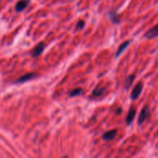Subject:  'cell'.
<instances>
[{"instance_id": "cell-6", "label": "cell", "mask_w": 158, "mask_h": 158, "mask_svg": "<svg viewBox=\"0 0 158 158\" xmlns=\"http://www.w3.org/2000/svg\"><path fill=\"white\" fill-rule=\"evenodd\" d=\"M130 44H131V41H125V42H123V43L118 46V50H117V53H116V57H117V58L119 57V56L122 55V53L128 48V46L130 45Z\"/></svg>"}, {"instance_id": "cell-7", "label": "cell", "mask_w": 158, "mask_h": 158, "mask_svg": "<svg viewBox=\"0 0 158 158\" xmlns=\"http://www.w3.org/2000/svg\"><path fill=\"white\" fill-rule=\"evenodd\" d=\"M117 130H111V131H108L106 132H105L103 134V140L104 141H112L115 139L116 135H117Z\"/></svg>"}, {"instance_id": "cell-13", "label": "cell", "mask_w": 158, "mask_h": 158, "mask_svg": "<svg viewBox=\"0 0 158 158\" xmlns=\"http://www.w3.org/2000/svg\"><path fill=\"white\" fill-rule=\"evenodd\" d=\"M81 92H82V90H81V88L75 89V90H73V91L70 93V96H76V95H79V94H81Z\"/></svg>"}, {"instance_id": "cell-10", "label": "cell", "mask_w": 158, "mask_h": 158, "mask_svg": "<svg viewBox=\"0 0 158 158\" xmlns=\"http://www.w3.org/2000/svg\"><path fill=\"white\" fill-rule=\"evenodd\" d=\"M105 91H106L105 87H101V86L96 87L93 92V97H100V96H102L104 94Z\"/></svg>"}, {"instance_id": "cell-14", "label": "cell", "mask_w": 158, "mask_h": 158, "mask_svg": "<svg viewBox=\"0 0 158 158\" xmlns=\"http://www.w3.org/2000/svg\"><path fill=\"white\" fill-rule=\"evenodd\" d=\"M83 27H84V21L83 20H80L79 22H78V24H77V30H81V29H83Z\"/></svg>"}, {"instance_id": "cell-11", "label": "cell", "mask_w": 158, "mask_h": 158, "mask_svg": "<svg viewBox=\"0 0 158 158\" xmlns=\"http://www.w3.org/2000/svg\"><path fill=\"white\" fill-rule=\"evenodd\" d=\"M134 79H135V75H134V74L130 75V76L126 79V81H125V90H129V89H130V87L131 86L132 82L134 81Z\"/></svg>"}, {"instance_id": "cell-2", "label": "cell", "mask_w": 158, "mask_h": 158, "mask_svg": "<svg viewBox=\"0 0 158 158\" xmlns=\"http://www.w3.org/2000/svg\"><path fill=\"white\" fill-rule=\"evenodd\" d=\"M143 83L141 81L136 84V86L133 88V90H132V92L131 94V100H136V99H138L140 97V95H141V94L143 92Z\"/></svg>"}, {"instance_id": "cell-5", "label": "cell", "mask_w": 158, "mask_h": 158, "mask_svg": "<svg viewBox=\"0 0 158 158\" xmlns=\"http://www.w3.org/2000/svg\"><path fill=\"white\" fill-rule=\"evenodd\" d=\"M135 116H136V109L134 107H131L129 112H128L127 118H126V123H127L128 126L132 123V121L134 120Z\"/></svg>"}, {"instance_id": "cell-15", "label": "cell", "mask_w": 158, "mask_h": 158, "mask_svg": "<svg viewBox=\"0 0 158 158\" xmlns=\"http://www.w3.org/2000/svg\"><path fill=\"white\" fill-rule=\"evenodd\" d=\"M121 112H122V108H118V109L117 110V114H118V115H119Z\"/></svg>"}, {"instance_id": "cell-8", "label": "cell", "mask_w": 158, "mask_h": 158, "mask_svg": "<svg viewBox=\"0 0 158 158\" xmlns=\"http://www.w3.org/2000/svg\"><path fill=\"white\" fill-rule=\"evenodd\" d=\"M44 49V44L43 43H40V44H37V46L32 50V52H31V56H32L33 57H36V56H40V55L43 53Z\"/></svg>"}, {"instance_id": "cell-3", "label": "cell", "mask_w": 158, "mask_h": 158, "mask_svg": "<svg viewBox=\"0 0 158 158\" xmlns=\"http://www.w3.org/2000/svg\"><path fill=\"white\" fill-rule=\"evenodd\" d=\"M144 37L146 39H155V38L158 37V23L145 32Z\"/></svg>"}, {"instance_id": "cell-12", "label": "cell", "mask_w": 158, "mask_h": 158, "mask_svg": "<svg viewBox=\"0 0 158 158\" xmlns=\"http://www.w3.org/2000/svg\"><path fill=\"white\" fill-rule=\"evenodd\" d=\"M35 76H36V75L33 74V73H29V74L23 75V76H21V77L17 81V82H24V81H29V80H31V79H32V78H34Z\"/></svg>"}, {"instance_id": "cell-9", "label": "cell", "mask_w": 158, "mask_h": 158, "mask_svg": "<svg viewBox=\"0 0 158 158\" xmlns=\"http://www.w3.org/2000/svg\"><path fill=\"white\" fill-rule=\"evenodd\" d=\"M29 4V0H20L16 5V10L17 11H22L24 10Z\"/></svg>"}, {"instance_id": "cell-1", "label": "cell", "mask_w": 158, "mask_h": 158, "mask_svg": "<svg viewBox=\"0 0 158 158\" xmlns=\"http://www.w3.org/2000/svg\"><path fill=\"white\" fill-rule=\"evenodd\" d=\"M151 112H150V108L148 106H145L140 112L139 114V118H138V124L141 126L143 125L149 118H150Z\"/></svg>"}, {"instance_id": "cell-4", "label": "cell", "mask_w": 158, "mask_h": 158, "mask_svg": "<svg viewBox=\"0 0 158 158\" xmlns=\"http://www.w3.org/2000/svg\"><path fill=\"white\" fill-rule=\"evenodd\" d=\"M108 18L110 19V20L114 23V24H119L120 21H121V19H120V16L117 13L116 10H110L108 12Z\"/></svg>"}]
</instances>
